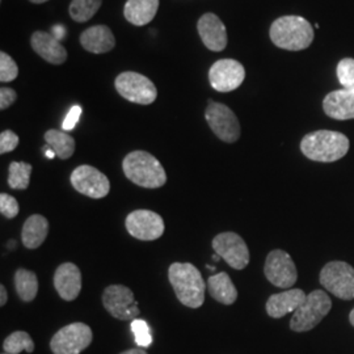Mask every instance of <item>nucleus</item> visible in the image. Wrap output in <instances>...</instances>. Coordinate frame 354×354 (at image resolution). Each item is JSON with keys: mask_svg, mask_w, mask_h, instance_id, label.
<instances>
[{"mask_svg": "<svg viewBox=\"0 0 354 354\" xmlns=\"http://www.w3.org/2000/svg\"><path fill=\"white\" fill-rule=\"evenodd\" d=\"M349 140L339 131L317 130L304 136L301 142V151L314 162L332 163L342 159L349 151Z\"/></svg>", "mask_w": 354, "mask_h": 354, "instance_id": "nucleus-1", "label": "nucleus"}, {"mask_svg": "<svg viewBox=\"0 0 354 354\" xmlns=\"http://www.w3.org/2000/svg\"><path fill=\"white\" fill-rule=\"evenodd\" d=\"M80 114H82V106L80 105H74L68 111V113H67L66 118H64V124H62V129H64V131H70V130L75 129L76 124H77V121L80 118Z\"/></svg>", "mask_w": 354, "mask_h": 354, "instance_id": "nucleus-35", "label": "nucleus"}, {"mask_svg": "<svg viewBox=\"0 0 354 354\" xmlns=\"http://www.w3.org/2000/svg\"><path fill=\"white\" fill-rule=\"evenodd\" d=\"M168 279L177 299L189 307L200 308L205 302V281L201 272L190 263H174L168 269Z\"/></svg>", "mask_w": 354, "mask_h": 354, "instance_id": "nucleus-2", "label": "nucleus"}, {"mask_svg": "<svg viewBox=\"0 0 354 354\" xmlns=\"http://www.w3.org/2000/svg\"><path fill=\"white\" fill-rule=\"evenodd\" d=\"M337 77L342 88L354 91V59L344 58L337 64Z\"/></svg>", "mask_w": 354, "mask_h": 354, "instance_id": "nucleus-31", "label": "nucleus"}, {"mask_svg": "<svg viewBox=\"0 0 354 354\" xmlns=\"http://www.w3.org/2000/svg\"><path fill=\"white\" fill-rule=\"evenodd\" d=\"M207 268H209V269H210V270H212V272H215L214 266H207Z\"/></svg>", "mask_w": 354, "mask_h": 354, "instance_id": "nucleus-44", "label": "nucleus"}, {"mask_svg": "<svg viewBox=\"0 0 354 354\" xmlns=\"http://www.w3.org/2000/svg\"><path fill=\"white\" fill-rule=\"evenodd\" d=\"M306 297L307 294L302 289H289L279 294H273L266 302V313L273 319H281L294 313L304 304Z\"/></svg>", "mask_w": 354, "mask_h": 354, "instance_id": "nucleus-19", "label": "nucleus"}, {"mask_svg": "<svg viewBox=\"0 0 354 354\" xmlns=\"http://www.w3.org/2000/svg\"><path fill=\"white\" fill-rule=\"evenodd\" d=\"M3 349L6 353L19 354L23 351L28 353L35 352V342L32 340L30 335L24 330H16L11 333L3 342Z\"/></svg>", "mask_w": 354, "mask_h": 354, "instance_id": "nucleus-29", "label": "nucleus"}, {"mask_svg": "<svg viewBox=\"0 0 354 354\" xmlns=\"http://www.w3.org/2000/svg\"><path fill=\"white\" fill-rule=\"evenodd\" d=\"M19 76V67L12 58L1 51L0 53V82L1 83H8L12 82Z\"/></svg>", "mask_w": 354, "mask_h": 354, "instance_id": "nucleus-32", "label": "nucleus"}, {"mask_svg": "<svg viewBox=\"0 0 354 354\" xmlns=\"http://www.w3.org/2000/svg\"><path fill=\"white\" fill-rule=\"evenodd\" d=\"M70 181L76 192L93 200L106 197L111 190L108 177L92 165H79L73 171Z\"/></svg>", "mask_w": 354, "mask_h": 354, "instance_id": "nucleus-11", "label": "nucleus"}, {"mask_svg": "<svg viewBox=\"0 0 354 354\" xmlns=\"http://www.w3.org/2000/svg\"><path fill=\"white\" fill-rule=\"evenodd\" d=\"M33 167L26 162H12L8 168V185L12 189L26 190L30 183Z\"/></svg>", "mask_w": 354, "mask_h": 354, "instance_id": "nucleus-28", "label": "nucleus"}, {"mask_svg": "<svg viewBox=\"0 0 354 354\" xmlns=\"http://www.w3.org/2000/svg\"><path fill=\"white\" fill-rule=\"evenodd\" d=\"M102 304L112 317L127 322L140 317L138 302L134 292L124 285H111L102 292Z\"/></svg>", "mask_w": 354, "mask_h": 354, "instance_id": "nucleus-10", "label": "nucleus"}, {"mask_svg": "<svg viewBox=\"0 0 354 354\" xmlns=\"http://www.w3.org/2000/svg\"><path fill=\"white\" fill-rule=\"evenodd\" d=\"M332 301L326 291H311L310 294H307L304 304L292 313L290 320L291 330L307 332L315 328L328 315Z\"/></svg>", "mask_w": 354, "mask_h": 354, "instance_id": "nucleus-5", "label": "nucleus"}, {"mask_svg": "<svg viewBox=\"0 0 354 354\" xmlns=\"http://www.w3.org/2000/svg\"><path fill=\"white\" fill-rule=\"evenodd\" d=\"M198 35L209 50L223 51L227 46V30L215 13H205L197 23Z\"/></svg>", "mask_w": 354, "mask_h": 354, "instance_id": "nucleus-16", "label": "nucleus"}, {"mask_svg": "<svg viewBox=\"0 0 354 354\" xmlns=\"http://www.w3.org/2000/svg\"><path fill=\"white\" fill-rule=\"evenodd\" d=\"M54 288L64 301H75L82 290V273L79 268L73 263L58 266L54 274Z\"/></svg>", "mask_w": 354, "mask_h": 354, "instance_id": "nucleus-17", "label": "nucleus"}, {"mask_svg": "<svg viewBox=\"0 0 354 354\" xmlns=\"http://www.w3.org/2000/svg\"><path fill=\"white\" fill-rule=\"evenodd\" d=\"M221 259H222V257H221L219 254H216V253H215L214 256H213V261H215V263H218Z\"/></svg>", "mask_w": 354, "mask_h": 354, "instance_id": "nucleus-42", "label": "nucleus"}, {"mask_svg": "<svg viewBox=\"0 0 354 354\" xmlns=\"http://www.w3.org/2000/svg\"><path fill=\"white\" fill-rule=\"evenodd\" d=\"M159 10V0H127L124 16L133 26H143L151 23Z\"/></svg>", "mask_w": 354, "mask_h": 354, "instance_id": "nucleus-22", "label": "nucleus"}, {"mask_svg": "<svg viewBox=\"0 0 354 354\" xmlns=\"http://www.w3.org/2000/svg\"><path fill=\"white\" fill-rule=\"evenodd\" d=\"M207 290L213 299L226 306L235 304L238 299V290L226 272L210 276L207 279Z\"/></svg>", "mask_w": 354, "mask_h": 354, "instance_id": "nucleus-24", "label": "nucleus"}, {"mask_svg": "<svg viewBox=\"0 0 354 354\" xmlns=\"http://www.w3.org/2000/svg\"><path fill=\"white\" fill-rule=\"evenodd\" d=\"M122 169L131 183L142 188L156 189L167 183L163 165L150 152L137 150L127 153L122 162Z\"/></svg>", "mask_w": 354, "mask_h": 354, "instance_id": "nucleus-3", "label": "nucleus"}, {"mask_svg": "<svg viewBox=\"0 0 354 354\" xmlns=\"http://www.w3.org/2000/svg\"><path fill=\"white\" fill-rule=\"evenodd\" d=\"M8 299V292L6 290V286L1 285L0 286V306H6Z\"/></svg>", "mask_w": 354, "mask_h": 354, "instance_id": "nucleus-38", "label": "nucleus"}, {"mask_svg": "<svg viewBox=\"0 0 354 354\" xmlns=\"http://www.w3.org/2000/svg\"><path fill=\"white\" fill-rule=\"evenodd\" d=\"M93 339L92 329L84 323H73L59 329L50 340L54 354H80L91 345Z\"/></svg>", "mask_w": 354, "mask_h": 354, "instance_id": "nucleus-9", "label": "nucleus"}, {"mask_svg": "<svg viewBox=\"0 0 354 354\" xmlns=\"http://www.w3.org/2000/svg\"><path fill=\"white\" fill-rule=\"evenodd\" d=\"M130 328H131V332L134 335L136 344L140 348H149V346H151L152 335L147 322H145L142 319H136V320L131 322Z\"/></svg>", "mask_w": 354, "mask_h": 354, "instance_id": "nucleus-30", "label": "nucleus"}, {"mask_svg": "<svg viewBox=\"0 0 354 354\" xmlns=\"http://www.w3.org/2000/svg\"><path fill=\"white\" fill-rule=\"evenodd\" d=\"M264 273L266 279L279 289H290L298 279L297 266L290 254L282 250H273L268 253Z\"/></svg>", "mask_w": 354, "mask_h": 354, "instance_id": "nucleus-12", "label": "nucleus"}, {"mask_svg": "<svg viewBox=\"0 0 354 354\" xmlns=\"http://www.w3.org/2000/svg\"><path fill=\"white\" fill-rule=\"evenodd\" d=\"M127 232L142 241L159 239L165 234V221L160 215L151 210H134L125 221Z\"/></svg>", "mask_w": 354, "mask_h": 354, "instance_id": "nucleus-14", "label": "nucleus"}, {"mask_svg": "<svg viewBox=\"0 0 354 354\" xmlns=\"http://www.w3.org/2000/svg\"><path fill=\"white\" fill-rule=\"evenodd\" d=\"M320 283L332 295L344 299H354V268L345 261H330L320 272Z\"/></svg>", "mask_w": 354, "mask_h": 354, "instance_id": "nucleus-6", "label": "nucleus"}, {"mask_svg": "<svg viewBox=\"0 0 354 354\" xmlns=\"http://www.w3.org/2000/svg\"><path fill=\"white\" fill-rule=\"evenodd\" d=\"M1 354H10V353H6V352H4V353H1Z\"/></svg>", "mask_w": 354, "mask_h": 354, "instance_id": "nucleus-45", "label": "nucleus"}, {"mask_svg": "<svg viewBox=\"0 0 354 354\" xmlns=\"http://www.w3.org/2000/svg\"><path fill=\"white\" fill-rule=\"evenodd\" d=\"M49 222L41 214L30 215L23 226L21 239L28 250H37L48 238Z\"/></svg>", "mask_w": 354, "mask_h": 354, "instance_id": "nucleus-23", "label": "nucleus"}, {"mask_svg": "<svg viewBox=\"0 0 354 354\" xmlns=\"http://www.w3.org/2000/svg\"><path fill=\"white\" fill-rule=\"evenodd\" d=\"M29 1H32V3H35V4H41V3H45V1H48V0H29Z\"/></svg>", "mask_w": 354, "mask_h": 354, "instance_id": "nucleus-43", "label": "nucleus"}, {"mask_svg": "<svg viewBox=\"0 0 354 354\" xmlns=\"http://www.w3.org/2000/svg\"><path fill=\"white\" fill-rule=\"evenodd\" d=\"M270 39L279 49L299 51L307 49L314 41V29L301 16H283L270 26Z\"/></svg>", "mask_w": 354, "mask_h": 354, "instance_id": "nucleus-4", "label": "nucleus"}, {"mask_svg": "<svg viewBox=\"0 0 354 354\" xmlns=\"http://www.w3.org/2000/svg\"><path fill=\"white\" fill-rule=\"evenodd\" d=\"M15 289L21 301L32 302L38 292L37 276L24 268L17 269L15 273Z\"/></svg>", "mask_w": 354, "mask_h": 354, "instance_id": "nucleus-26", "label": "nucleus"}, {"mask_svg": "<svg viewBox=\"0 0 354 354\" xmlns=\"http://www.w3.org/2000/svg\"><path fill=\"white\" fill-rule=\"evenodd\" d=\"M213 250L232 269L241 270L250 264V250L247 243L236 232H221L213 239Z\"/></svg>", "mask_w": 354, "mask_h": 354, "instance_id": "nucleus-13", "label": "nucleus"}, {"mask_svg": "<svg viewBox=\"0 0 354 354\" xmlns=\"http://www.w3.org/2000/svg\"><path fill=\"white\" fill-rule=\"evenodd\" d=\"M244 77V66L235 59H219L209 71L210 84L218 92H231L239 88Z\"/></svg>", "mask_w": 354, "mask_h": 354, "instance_id": "nucleus-15", "label": "nucleus"}, {"mask_svg": "<svg viewBox=\"0 0 354 354\" xmlns=\"http://www.w3.org/2000/svg\"><path fill=\"white\" fill-rule=\"evenodd\" d=\"M205 118L215 136L226 143H234L241 138V124L227 105L209 100Z\"/></svg>", "mask_w": 354, "mask_h": 354, "instance_id": "nucleus-8", "label": "nucleus"}, {"mask_svg": "<svg viewBox=\"0 0 354 354\" xmlns=\"http://www.w3.org/2000/svg\"><path fill=\"white\" fill-rule=\"evenodd\" d=\"M17 99V93L16 91L8 87H1L0 89V109L6 111L7 108H10L13 102Z\"/></svg>", "mask_w": 354, "mask_h": 354, "instance_id": "nucleus-36", "label": "nucleus"}, {"mask_svg": "<svg viewBox=\"0 0 354 354\" xmlns=\"http://www.w3.org/2000/svg\"><path fill=\"white\" fill-rule=\"evenodd\" d=\"M19 212H20V206L16 201V198L11 194L1 193L0 194V213L1 215L6 216L7 219H13L17 216Z\"/></svg>", "mask_w": 354, "mask_h": 354, "instance_id": "nucleus-33", "label": "nucleus"}, {"mask_svg": "<svg viewBox=\"0 0 354 354\" xmlns=\"http://www.w3.org/2000/svg\"><path fill=\"white\" fill-rule=\"evenodd\" d=\"M30 45L32 49L49 64H64L67 59V51L61 41L48 32H35L30 38Z\"/></svg>", "mask_w": 354, "mask_h": 354, "instance_id": "nucleus-18", "label": "nucleus"}, {"mask_svg": "<svg viewBox=\"0 0 354 354\" xmlns=\"http://www.w3.org/2000/svg\"><path fill=\"white\" fill-rule=\"evenodd\" d=\"M51 35L54 36V37L57 38L58 41H62L64 39V36H66V29H64L62 26H55L53 28V32H51Z\"/></svg>", "mask_w": 354, "mask_h": 354, "instance_id": "nucleus-37", "label": "nucleus"}, {"mask_svg": "<svg viewBox=\"0 0 354 354\" xmlns=\"http://www.w3.org/2000/svg\"><path fill=\"white\" fill-rule=\"evenodd\" d=\"M102 3V0H73L68 13L76 23H86L100 10Z\"/></svg>", "mask_w": 354, "mask_h": 354, "instance_id": "nucleus-27", "label": "nucleus"}, {"mask_svg": "<svg viewBox=\"0 0 354 354\" xmlns=\"http://www.w3.org/2000/svg\"><path fill=\"white\" fill-rule=\"evenodd\" d=\"M349 322H351V324L354 327V308L351 311V314H349Z\"/></svg>", "mask_w": 354, "mask_h": 354, "instance_id": "nucleus-41", "label": "nucleus"}, {"mask_svg": "<svg viewBox=\"0 0 354 354\" xmlns=\"http://www.w3.org/2000/svg\"><path fill=\"white\" fill-rule=\"evenodd\" d=\"M45 149H46V150H45V155H46V158H48V159H54V158L57 156V153L54 152V150H51L49 146H46Z\"/></svg>", "mask_w": 354, "mask_h": 354, "instance_id": "nucleus-40", "label": "nucleus"}, {"mask_svg": "<svg viewBox=\"0 0 354 354\" xmlns=\"http://www.w3.org/2000/svg\"><path fill=\"white\" fill-rule=\"evenodd\" d=\"M19 146V136L12 130H4L0 134V153L4 155L11 152Z\"/></svg>", "mask_w": 354, "mask_h": 354, "instance_id": "nucleus-34", "label": "nucleus"}, {"mask_svg": "<svg viewBox=\"0 0 354 354\" xmlns=\"http://www.w3.org/2000/svg\"><path fill=\"white\" fill-rule=\"evenodd\" d=\"M120 354H149L146 351H145V348H133V349H129V351H125V352H122V353Z\"/></svg>", "mask_w": 354, "mask_h": 354, "instance_id": "nucleus-39", "label": "nucleus"}, {"mask_svg": "<svg viewBox=\"0 0 354 354\" xmlns=\"http://www.w3.org/2000/svg\"><path fill=\"white\" fill-rule=\"evenodd\" d=\"M45 140L51 150L62 160L71 158L75 152V140L64 131L50 129L45 133Z\"/></svg>", "mask_w": 354, "mask_h": 354, "instance_id": "nucleus-25", "label": "nucleus"}, {"mask_svg": "<svg viewBox=\"0 0 354 354\" xmlns=\"http://www.w3.org/2000/svg\"><path fill=\"white\" fill-rule=\"evenodd\" d=\"M82 46L93 54H104L115 46V38L106 26H91L80 35Z\"/></svg>", "mask_w": 354, "mask_h": 354, "instance_id": "nucleus-21", "label": "nucleus"}, {"mask_svg": "<svg viewBox=\"0 0 354 354\" xmlns=\"http://www.w3.org/2000/svg\"><path fill=\"white\" fill-rule=\"evenodd\" d=\"M114 86L124 99L134 104L150 105L158 97V89L151 80L134 71L121 73L115 77Z\"/></svg>", "mask_w": 354, "mask_h": 354, "instance_id": "nucleus-7", "label": "nucleus"}, {"mask_svg": "<svg viewBox=\"0 0 354 354\" xmlns=\"http://www.w3.org/2000/svg\"><path fill=\"white\" fill-rule=\"evenodd\" d=\"M323 109L333 120H354V91L342 88L330 92L323 100Z\"/></svg>", "mask_w": 354, "mask_h": 354, "instance_id": "nucleus-20", "label": "nucleus"}]
</instances>
